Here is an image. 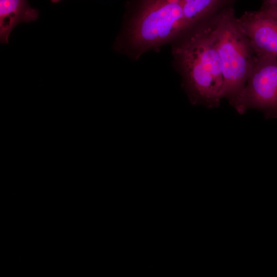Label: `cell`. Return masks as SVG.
<instances>
[{
    "mask_svg": "<svg viewBox=\"0 0 277 277\" xmlns=\"http://www.w3.org/2000/svg\"><path fill=\"white\" fill-rule=\"evenodd\" d=\"M53 3H57L61 0H51Z\"/></svg>",
    "mask_w": 277,
    "mask_h": 277,
    "instance_id": "cell-9",
    "label": "cell"
},
{
    "mask_svg": "<svg viewBox=\"0 0 277 277\" xmlns=\"http://www.w3.org/2000/svg\"><path fill=\"white\" fill-rule=\"evenodd\" d=\"M38 15V10L31 7L27 0H0L1 42L8 43L16 25L34 21Z\"/></svg>",
    "mask_w": 277,
    "mask_h": 277,
    "instance_id": "cell-6",
    "label": "cell"
},
{
    "mask_svg": "<svg viewBox=\"0 0 277 277\" xmlns=\"http://www.w3.org/2000/svg\"><path fill=\"white\" fill-rule=\"evenodd\" d=\"M257 11L261 15L277 21V4L263 3Z\"/></svg>",
    "mask_w": 277,
    "mask_h": 277,
    "instance_id": "cell-7",
    "label": "cell"
},
{
    "mask_svg": "<svg viewBox=\"0 0 277 277\" xmlns=\"http://www.w3.org/2000/svg\"><path fill=\"white\" fill-rule=\"evenodd\" d=\"M217 17L192 27L171 44L173 65L190 103L208 108L217 107L223 99L224 79L214 33Z\"/></svg>",
    "mask_w": 277,
    "mask_h": 277,
    "instance_id": "cell-2",
    "label": "cell"
},
{
    "mask_svg": "<svg viewBox=\"0 0 277 277\" xmlns=\"http://www.w3.org/2000/svg\"><path fill=\"white\" fill-rule=\"evenodd\" d=\"M238 21L255 57H277V21L257 10L245 12Z\"/></svg>",
    "mask_w": 277,
    "mask_h": 277,
    "instance_id": "cell-5",
    "label": "cell"
},
{
    "mask_svg": "<svg viewBox=\"0 0 277 277\" xmlns=\"http://www.w3.org/2000/svg\"><path fill=\"white\" fill-rule=\"evenodd\" d=\"M233 107L240 114L249 108L277 118V57H255L246 85Z\"/></svg>",
    "mask_w": 277,
    "mask_h": 277,
    "instance_id": "cell-4",
    "label": "cell"
},
{
    "mask_svg": "<svg viewBox=\"0 0 277 277\" xmlns=\"http://www.w3.org/2000/svg\"><path fill=\"white\" fill-rule=\"evenodd\" d=\"M263 3H266L268 4H277V0H263Z\"/></svg>",
    "mask_w": 277,
    "mask_h": 277,
    "instance_id": "cell-8",
    "label": "cell"
},
{
    "mask_svg": "<svg viewBox=\"0 0 277 277\" xmlns=\"http://www.w3.org/2000/svg\"><path fill=\"white\" fill-rule=\"evenodd\" d=\"M211 13L210 0H128L114 49L137 60L208 21Z\"/></svg>",
    "mask_w": 277,
    "mask_h": 277,
    "instance_id": "cell-1",
    "label": "cell"
},
{
    "mask_svg": "<svg viewBox=\"0 0 277 277\" xmlns=\"http://www.w3.org/2000/svg\"><path fill=\"white\" fill-rule=\"evenodd\" d=\"M214 33L224 79L222 98H227L233 107L246 85L255 56L233 8L217 17Z\"/></svg>",
    "mask_w": 277,
    "mask_h": 277,
    "instance_id": "cell-3",
    "label": "cell"
}]
</instances>
